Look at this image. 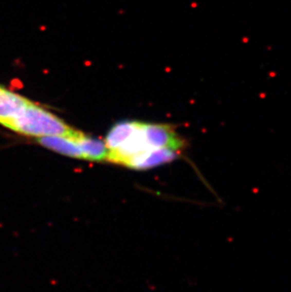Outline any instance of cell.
<instances>
[{
	"label": "cell",
	"mask_w": 291,
	"mask_h": 292,
	"mask_svg": "<svg viewBox=\"0 0 291 292\" xmlns=\"http://www.w3.org/2000/svg\"><path fill=\"white\" fill-rule=\"evenodd\" d=\"M4 127L19 134L36 138L50 136L78 137L82 133L32 101Z\"/></svg>",
	"instance_id": "6da1fadb"
},
{
	"label": "cell",
	"mask_w": 291,
	"mask_h": 292,
	"mask_svg": "<svg viewBox=\"0 0 291 292\" xmlns=\"http://www.w3.org/2000/svg\"><path fill=\"white\" fill-rule=\"evenodd\" d=\"M142 130L151 149H170L181 152L186 147L184 138L168 125L142 123Z\"/></svg>",
	"instance_id": "7a4b0ae2"
},
{
	"label": "cell",
	"mask_w": 291,
	"mask_h": 292,
	"mask_svg": "<svg viewBox=\"0 0 291 292\" xmlns=\"http://www.w3.org/2000/svg\"><path fill=\"white\" fill-rule=\"evenodd\" d=\"M180 155H181L180 151L170 149H154L130 158L124 163L123 166L133 169H148L172 162L178 157H180Z\"/></svg>",
	"instance_id": "3957f363"
},
{
	"label": "cell",
	"mask_w": 291,
	"mask_h": 292,
	"mask_svg": "<svg viewBox=\"0 0 291 292\" xmlns=\"http://www.w3.org/2000/svg\"><path fill=\"white\" fill-rule=\"evenodd\" d=\"M30 102L29 98L0 85V125L4 127Z\"/></svg>",
	"instance_id": "277c9868"
},
{
	"label": "cell",
	"mask_w": 291,
	"mask_h": 292,
	"mask_svg": "<svg viewBox=\"0 0 291 292\" xmlns=\"http://www.w3.org/2000/svg\"><path fill=\"white\" fill-rule=\"evenodd\" d=\"M79 136H78V137L50 136V137L37 138V141L39 142V144H41L44 148L51 149L55 152H58L60 154H62L64 156H67V157L83 159V155H82L79 140H78Z\"/></svg>",
	"instance_id": "5b68a950"
},
{
	"label": "cell",
	"mask_w": 291,
	"mask_h": 292,
	"mask_svg": "<svg viewBox=\"0 0 291 292\" xmlns=\"http://www.w3.org/2000/svg\"><path fill=\"white\" fill-rule=\"evenodd\" d=\"M78 140L84 160L96 162L107 161L109 149L102 141L89 137L84 133H82Z\"/></svg>",
	"instance_id": "8992f818"
},
{
	"label": "cell",
	"mask_w": 291,
	"mask_h": 292,
	"mask_svg": "<svg viewBox=\"0 0 291 292\" xmlns=\"http://www.w3.org/2000/svg\"><path fill=\"white\" fill-rule=\"evenodd\" d=\"M137 121H121L113 127L109 131L106 139H105V145L109 150L116 149L129 135L131 134V132L135 128Z\"/></svg>",
	"instance_id": "52a82bcc"
}]
</instances>
